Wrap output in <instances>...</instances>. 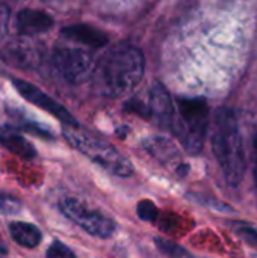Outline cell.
Instances as JSON below:
<instances>
[{
	"instance_id": "obj_1",
	"label": "cell",
	"mask_w": 257,
	"mask_h": 258,
	"mask_svg": "<svg viewBox=\"0 0 257 258\" xmlns=\"http://www.w3.org/2000/svg\"><path fill=\"white\" fill-rule=\"evenodd\" d=\"M145 57L132 44H117L108 50L94 70V85L108 98L130 94L142 80Z\"/></svg>"
},
{
	"instance_id": "obj_2",
	"label": "cell",
	"mask_w": 257,
	"mask_h": 258,
	"mask_svg": "<svg viewBox=\"0 0 257 258\" xmlns=\"http://www.w3.org/2000/svg\"><path fill=\"white\" fill-rule=\"evenodd\" d=\"M212 148L226 181L230 186H239L245 174V154L236 115L229 107L217 112Z\"/></svg>"
},
{
	"instance_id": "obj_3",
	"label": "cell",
	"mask_w": 257,
	"mask_h": 258,
	"mask_svg": "<svg viewBox=\"0 0 257 258\" xmlns=\"http://www.w3.org/2000/svg\"><path fill=\"white\" fill-rule=\"evenodd\" d=\"M209 128V106L204 98L179 97L171 130L191 154L201 151Z\"/></svg>"
},
{
	"instance_id": "obj_4",
	"label": "cell",
	"mask_w": 257,
	"mask_h": 258,
	"mask_svg": "<svg viewBox=\"0 0 257 258\" xmlns=\"http://www.w3.org/2000/svg\"><path fill=\"white\" fill-rule=\"evenodd\" d=\"M65 139L82 154H85L88 159L109 171L111 174L117 177H130L133 174V165L130 160L123 156L117 148L109 145L108 142H103L100 139H95L92 136H88L77 130V127H68L64 125L62 128Z\"/></svg>"
},
{
	"instance_id": "obj_5",
	"label": "cell",
	"mask_w": 257,
	"mask_h": 258,
	"mask_svg": "<svg viewBox=\"0 0 257 258\" xmlns=\"http://www.w3.org/2000/svg\"><path fill=\"white\" fill-rule=\"evenodd\" d=\"M53 65L59 74L70 83H79L86 79L92 68V50L73 42L58 44L53 48Z\"/></svg>"
},
{
	"instance_id": "obj_6",
	"label": "cell",
	"mask_w": 257,
	"mask_h": 258,
	"mask_svg": "<svg viewBox=\"0 0 257 258\" xmlns=\"http://www.w3.org/2000/svg\"><path fill=\"white\" fill-rule=\"evenodd\" d=\"M59 209L70 221L94 237L108 239L115 233V222L112 218L100 210L86 207L76 198H64L59 203Z\"/></svg>"
},
{
	"instance_id": "obj_7",
	"label": "cell",
	"mask_w": 257,
	"mask_h": 258,
	"mask_svg": "<svg viewBox=\"0 0 257 258\" xmlns=\"http://www.w3.org/2000/svg\"><path fill=\"white\" fill-rule=\"evenodd\" d=\"M41 44L27 36L14 38L0 48L2 62L15 70L35 68L41 62Z\"/></svg>"
},
{
	"instance_id": "obj_8",
	"label": "cell",
	"mask_w": 257,
	"mask_h": 258,
	"mask_svg": "<svg viewBox=\"0 0 257 258\" xmlns=\"http://www.w3.org/2000/svg\"><path fill=\"white\" fill-rule=\"evenodd\" d=\"M12 83L15 86V89L32 104L44 109L45 112L52 113L53 116H56L64 125L68 127H79L76 122V118L56 100H53L48 94H45L44 91H41L38 86L32 85L27 80L23 79H12Z\"/></svg>"
},
{
	"instance_id": "obj_9",
	"label": "cell",
	"mask_w": 257,
	"mask_h": 258,
	"mask_svg": "<svg viewBox=\"0 0 257 258\" xmlns=\"http://www.w3.org/2000/svg\"><path fill=\"white\" fill-rule=\"evenodd\" d=\"M147 110L148 116L153 118L159 127L171 130L176 113V103H173L168 91L161 83H155L151 86Z\"/></svg>"
},
{
	"instance_id": "obj_10",
	"label": "cell",
	"mask_w": 257,
	"mask_h": 258,
	"mask_svg": "<svg viewBox=\"0 0 257 258\" xmlns=\"http://www.w3.org/2000/svg\"><path fill=\"white\" fill-rule=\"evenodd\" d=\"M61 35L65 41L82 45L89 50L101 48L109 42L108 35L103 30L91 24H73V26L64 27L61 30Z\"/></svg>"
},
{
	"instance_id": "obj_11",
	"label": "cell",
	"mask_w": 257,
	"mask_h": 258,
	"mask_svg": "<svg viewBox=\"0 0 257 258\" xmlns=\"http://www.w3.org/2000/svg\"><path fill=\"white\" fill-rule=\"evenodd\" d=\"M55 21L53 18L45 12L39 9H21L17 14L15 27L21 36H35L48 32L53 27Z\"/></svg>"
},
{
	"instance_id": "obj_12",
	"label": "cell",
	"mask_w": 257,
	"mask_h": 258,
	"mask_svg": "<svg viewBox=\"0 0 257 258\" xmlns=\"http://www.w3.org/2000/svg\"><path fill=\"white\" fill-rule=\"evenodd\" d=\"M0 144L17 157L24 160H32L36 156V150L33 145L15 128L9 125H0Z\"/></svg>"
},
{
	"instance_id": "obj_13",
	"label": "cell",
	"mask_w": 257,
	"mask_h": 258,
	"mask_svg": "<svg viewBox=\"0 0 257 258\" xmlns=\"http://www.w3.org/2000/svg\"><path fill=\"white\" fill-rule=\"evenodd\" d=\"M9 234L12 240L23 248H36L42 240V233L38 227L27 222H11Z\"/></svg>"
},
{
	"instance_id": "obj_14",
	"label": "cell",
	"mask_w": 257,
	"mask_h": 258,
	"mask_svg": "<svg viewBox=\"0 0 257 258\" xmlns=\"http://www.w3.org/2000/svg\"><path fill=\"white\" fill-rule=\"evenodd\" d=\"M144 148L151 154L155 156L159 162L168 165V163H173L174 160L179 159V150L176 148V145L165 139V138H161V136H155V138H150L144 142Z\"/></svg>"
},
{
	"instance_id": "obj_15",
	"label": "cell",
	"mask_w": 257,
	"mask_h": 258,
	"mask_svg": "<svg viewBox=\"0 0 257 258\" xmlns=\"http://www.w3.org/2000/svg\"><path fill=\"white\" fill-rule=\"evenodd\" d=\"M155 243L168 258H194L186 249H183L180 245H177V243H174V242H171L168 239L156 237Z\"/></svg>"
},
{
	"instance_id": "obj_16",
	"label": "cell",
	"mask_w": 257,
	"mask_h": 258,
	"mask_svg": "<svg viewBox=\"0 0 257 258\" xmlns=\"http://www.w3.org/2000/svg\"><path fill=\"white\" fill-rule=\"evenodd\" d=\"M21 212V201L12 195L0 194V213L6 216H14Z\"/></svg>"
},
{
	"instance_id": "obj_17",
	"label": "cell",
	"mask_w": 257,
	"mask_h": 258,
	"mask_svg": "<svg viewBox=\"0 0 257 258\" xmlns=\"http://www.w3.org/2000/svg\"><path fill=\"white\" fill-rule=\"evenodd\" d=\"M232 228L244 242H247L250 245H257V228L250 227L247 224H242V222H233Z\"/></svg>"
},
{
	"instance_id": "obj_18",
	"label": "cell",
	"mask_w": 257,
	"mask_h": 258,
	"mask_svg": "<svg viewBox=\"0 0 257 258\" xmlns=\"http://www.w3.org/2000/svg\"><path fill=\"white\" fill-rule=\"evenodd\" d=\"M136 213L142 221L156 222L159 219V210L151 201H141L136 207Z\"/></svg>"
},
{
	"instance_id": "obj_19",
	"label": "cell",
	"mask_w": 257,
	"mask_h": 258,
	"mask_svg": "<svg viewBox=\"0 0 257 258\" xmlns=\"http://www.w3.org/2000/svg\"><path fill=\"white\" fill-rule=\"evenodd\" d=\"M45 258H76V255H74V252H73L68 246H65L62 242L55 240V242L48 246L47 254H45Z\"/></svg>"
},
{
	"instance_id": "obj_20",
	"label": "cell",
	"mask_w": 257,
	"mask_h": 258,
	"mask_svg": "<svg viewBox=\"0 0 257 258\" xmlns=\"http://www.w3.org/2000/svg\"><path fill=\"white\" fill-rule=\"evenodd\" d=\"M8 23H9V8L5 3H0V39L8 32Z\"/></svg>"
},
{
	"instance_id": "obj_21",
	"label": "cell",
	"mask_w": 257,
	"mask_h": 258,
	"mask_svg": "<svg viewBox=\"0 0 257 258\" xmlns=\"http://www.w3.org/2000/svg\"><path fill=\"white\" fill-rule=\"evenodd\" d=\"M5 254H8V246H6L5 240L2 239V236H0V257H3Z\"/></svg>"
},
{
	"instance_id": "obj_22",
	"label": "cell",
	"mask_w": 257,
	"mask_h": 258,
	"mask_svg": "<svg viewBox=\"0 0 257 258\" xmlns=\"http://www.w3.org/2000/svg\"><path fill=\"white\" fill-rule=\"evenodd\" d=\"M254 151H256V169H254V180H256V184H257V136H256V139H254Z\"/></svg>"
},
{
	"instance_id": "obj_23",
	"label": "cell",
	"mask_w": 257,
	"mask_h": 258,
	"mask_svg": "<svg viewBox=\"0 0 257 258\" xmlns=\"http://www.w3.org/2000/svg\"><path fill=\"white\" fill-rule=\"evenodd\" d=\"M253 258H257V254H256V255H253Z\"/></svg>"
}]
</instances>
